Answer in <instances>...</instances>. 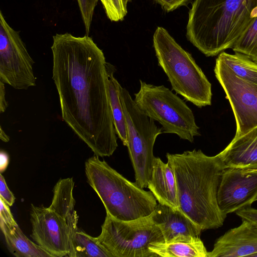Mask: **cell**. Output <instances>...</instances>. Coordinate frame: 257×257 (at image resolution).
<instances>
[{"instance_id": "cell-18", "label": "cell", "mask_w": 257, "mask_h": 257, "mask_svg": "<svg viewBox=\"0 0 257 257\" xmlns=\"http://www.w3.org/2000/svg\"><path fill=\"white\" fill-rule=\"evenodd\" d=\"M73 178L60 179L53 188V196L49 208L64 218L68 225L70 235L78 228V216L74 209Z\"/></svg>"}, {"instance_id": "cell-12", "label": "cell", "mask_w": 257, "mask_h": 257, "mask_svg": "<svg viewBox=\"0 0 257 257\" xmlns=\"http://www.w3.org/2000/svg\"><path fill=\"white\" fill-rule=\"evenodd\" d=\"M32 234L35 242L53 257L68 256L69 228L66 220L49 207L31 205Z\"/></svg>"}, {"instance_id": "cell-15", "label": "cell", "mask_w": 257, "mask_h": 257, "mask_svg": "<svg viewBox=\"0 0 257 257\" xmlns=\"http://www.w3.org/2000/svg\"><path fill=\"white\" fill-rule=\"evenodd\" d=\"M224 167L257 169V126L232 139L218 154Z\"/></svg>"}, {"instance_id": "cell-31", "label": "cell", "mask_w": 257, "mask_h": 257, "mask_svg": "<svg viewBox=\"0 0 257 257\" xmlns=\"http://www.w3.org/2000/svg\"><path fill=\"white\" fill-rule=\"evenodd\" d=\"M9 163V157L5 151L1 150L0 153V172L3 173L7 168Z\"/></svg>"}, {"instance_id": "cell-30", "label": "cell", "mask_w": 257, "mask_h": 257, "mask_svg": "<svg viewBox=\"0 0 257 257\" xmlns=\"http://www.w3.org/2000/svg\"><path fill=\"white\" fill-rule=\"evenodd\" d=\"M8 106L6 99V90L5 83L0 80V113L4 112Z\"/></svg>"}, {"instance_id": "cell-22", "label": "cell", "mask_w": 257, "mask_h": 257, "mask_svg": "<svg viewBox=\"0 0 257 257\" xmlns=\"http://www.w3.org/2000/svg\"><path fill=\"white\" fill-rule=\"evenodd\" d=\"M219 58L238 77L257 85V63L247 56L237 52L230 54L222 52Z\"/></svg>"}, {"instance_id": "cell-17", "label": "cell", "mask_w": 257, "mask_h": 257, "mask_svg": "<svg viewBox=\"0 0 257 257\" xmlns=\"http://www.w3.org/2000/svg\"><path fill=\"white\" fill-rule=\"evenodd\" d=\"M149 249L158 256L207 257L208 252L199 236L180 235L168 242L152 243Z\"/></svg>"}, {"instance_id": "cell-10", "label": "cell", "mask_w": 257, "mask_h": 257, "mask_svg": "<svg viewBox=\"0 0 257 257\" xmlns=\"http://www.w3.org/2000/svg\"><path fill=\"white\" fill-rule=\"evenodd\" d=\"M214 71L233 110L238 138L257 126V85L234 75L218 57Z\"/></svg>"}, {"instance_id": "cell-21", "label": "cell", "mask_w": 257, "mask_h": 257, "mask_svg": "<svg viewBox=\"0 0 257 257\" xmlns=\"http://www.w3.org/2000/svg\"><path fill=\"white\" fill-rule=\"evenodd\" d=\"M69 257H112L92 237L78 228L70 234Z\"/></svg>"}, {"instance_id": "cell-8", "label": "cell", "mask_w": 257, "mask_h": 257, "mask_svg": "<svg viewBox=\"0 0 257 257\" xmlns=\"http://www.w3.org/2000/svg\"><path fill=\"white\" fill-rule=\"evenodd\" d=\"M119 94L126 121L130 157L135 174V183L148 187L151 179L155 156L153 148L163 129L137 106L128 90L118 85Z\"/></svg>"}, {"instance_id": "cell-4", "label": "cell", "mask_w": 257, "mask_h": 257, "mask_svg": "<svg viewBox=\"0 0 257 257\" xmlns=\"http://www.w3.org/2000/svg\"><path fill=\"white\" fill-rule=\"evenodd\" d=\"M88 183L102 201L106 213L121 220L150 215L157 205L153 193L131 182L96 155L85 162Z\"/></svg>"}, {"instance_id": "cell-33", "label": "cell", "mask_w": 257, "mask_h": 257, "mask_svg": "<svg viewBox=\"0 0 257 257\" xmlns=\"http://www.w3.org/2000/svg\"><path fill=\"white\" fill-rule=\"evenodd\" d=\"M130 0H121L124 9L127 11V4Z\"/></svg>"}, {"instance_id": "cell-13", "label": "cell", "mask_w": 257, "mask_h": 257, "mask_svg": "<svg viewBox=\"0 0 257 257\" xmlns=\"http://www.w3.org/2000/svg\"><path fill=\"white\" fill-rule=\"evenodd\" d=\"M257 254V227L242 219L238 227L231 228L215 241L207 257H254Z\"/></svg>"}, {"instance_id": "cell-28", "label": "cell", "mask_w": 257, "mask_h": 257, "mask_svg": "<svg viewBox=\"0 0 257 257\" xmlns=\"http://www.w3.org/2000/svg\"><path fill=\"white\" fill-rule=\"evenodd\" d=\"M9 207L8 205L0 198V220L9 224H17Z\"/></svg>"}, {"instance_id": "cell-29", "label": "cell", "mask_w": 257, "mask_h": 257, "mask_svg": "<svg viewBox=\"0 0 257 257\" xmlns=\"http://www.w3.org/2000/svg\"><path fill=\"white\" fill-rule=\"evenodd\" d=\"M167 12L173 11L187 4L190 0H155Z\"/></svg>"}, {"instance_id": "cell-1", "label": "cell", "mask_w": 257, "mask_h": 257, "mask_svg": "<svg viewBox=\"0 0 257 257\" xmlns=\"http://www.w3.org/2000/svg\"><path fill=\"white\" fill-rule=\"evenodd\" d=\"M52 79L62 119L98 157L118 147L108 92L104 54L88 35L53 37Z\"/></svg>"}, {"instance_id": "cell-9", "label": "cell", "mask_w": 257, "mask_h": 257, "mask_svg": "<svg viewBox=\"0 0 257 257\" xmlns=\"http://www.w3.org/2000/svg\"><path fill=\"white\" fill-rule=\"evenodd\" d=\"M34 63L19 32L8 24L1 11L0 80L18 90L35 86Z\"/></svg>"}, {"instance_id": "cell-23", "label": "cell", "mask_w": 257, "mask_h": 257, "mask_svg": "<svg viewBox=\"0 0 257 257\" xmlns=\"http://www.w3.org/2000/svg\"><path fill=\"white\" fill-rule=\"evenodd\" d=\"M232 49L257 63V17L237 39Z\"/></svg>"}, {"instance_id": "cell-5", "label": "cell", "mask_w": 257, "mask_h": 257, "mask_svg": "<svg viewBox=\"0 0 257 257\" xmlns=\"http://www.w3.org/2000/svg\"><path fill=\"white\" fill-rule=\"evenodd\" d=\"M153 46L158 65L172 90L197 107L210 105L211 84L192 55L161 27L154 34Z\"/></svg>"}, {"instance_id": "cell-11", "label": "cell", "mask_w": 257, "mask_h": 257, "mask_svg": "<svg viewBox=\"0 0 257 257\" xmlns=\"http://www.w3.org/2000/svg\"><path fill=\"white\" fill-rule=\"evenodd\" d=\"M257 200V169L225 168L217 191V201L222 212L228 213L250 206Z\"/></svg>"}, {"instance_id": "cell-24", "label": "cell", "mask_w": 257, "mask_h": 257, "mask_svg": "<svg viewBox=\"0 0 257 257\" xmlns=\"http://www.w3.org/2000/svg\"><path fill=\"white\" fill-rule=\"evenodd\" d=\"M107 18L113 22H118L124 19L127 14L121 0H100Z\"/></svg>"}, {"instance_id": "cell-7", "label": "cell", "mask_w": 257, "mask_h": 257, "mask_svg": "<svg viewBox=\"0 0 257 257\" xmlns=\"http://www.w3.org/2000/svg\"><path fill=\"white\" fill-rule=\"evenodd\" d=\"M95 238L112 257H156L149 246L165 241L160 229L150 215L125 221L107 213L101 232Z\"/></svg>"}, {"instance_id": "cell-20", "label": "cell", "mask_w": 257, "mask_h": 257, "mask_svg": "<svg viewBox=\"0 0 257 257\" xmlns=\"http://www.w3.org/2000/svg\"><path fill=\"white\" fill-rule=\"evenodd\" d=\"M107 87L115 133L123 145L127 147L128 136L126 121L122 102L119 94V82L114 74L115 67L107 62Z\"/></svg>"}, {"instance_id": "cell-32", "label": "cell", "mask_w": 257, "mask_h": 257, "mask_svg": "<svg viewBox=\"0 0 257 257\" xmlns=\"http://www.w3.org/2000/svg\"><path fill=\"white\" fill-rule=\"evenodd\" d=\"M0 139L5 143H7L10 141L9 137L3 131L2 126H0Z\"/></svg>"}, {"instance_id": "cell-19", "label": "cell", "mask_w": 257, "mask_h": 257, "mask_svg": "<svg viewBox=\"0 0 257 257\" xmlns=\"http://www.w3.org/2000/svg\"><path fill=\"white\" fill-rule=\"evenodd\" d=\"M1 221V228L9 251L16 257H53L28 238L17 224Z\"/></svg>"}, {"instance_id": "cell-3", "label": "cell", "mask_w": 257, "mask_h": 257, "mask_svg": "<svg viewBox=\"0 0 257 257\" xmlns=\"http://www.w3.org/2000/svg\"><path fill=\"white\" fill-rule=\"evenodd\" d=\"M256 17L257 0H195L186 36L206 56H214L232 48Z\"/></svg>"}, {"instance_id": "cell-27", "label": "cell", "mask_w": 257, "mask_h": 257, "mask_svg": "<svg viewBox=\"0 0 257 257\" xmlns=\"http://www.w3.org/2000/svg\"><path fill=\"white\" fill-rule=\"evenodd\" d=\"M241 219L249 221L257 227V209L248 206L235 211Z\"/></svg>"}, {"instance_id": "cell-26", "label": "cell", "mask_w": 257, "mask_h": 257, "mask_svg": "<svg viewBox=\"0 0 257 257\" xmlns=\"http://www.w3.org/2000/svg\"><path fill=\"white\" fill-rule=\"evenodd\" d=\"M0 198L9 206H12L15 201V197L10 191L4 177L0 174Z\"/></svg>"}, {"instance_id": "cell-16", "label": "cell", "mask_w": 257, "mask_h": 257, "mask_svg": "<svg viewBox=\"0 0 257 257\" xmlns=\"http://www.w3.org/2000/svg\"><path fill=\"white\" fill-rule=\"evenodd\" d=\"M148 188L159 203L179 208L176 177L169 164L155 157L151 179Z\"/></svg>"}, {"instance_id": "cell-14", "label": "cell", "mask_w": 257, "mask_h": 257, "mask_svg": "<svg viewBox=\"0 0 257 257\" xmlns=\"http://www.w3.org/2000/svg\"><path fill=\"white\" fill-rule=\"evenodd\" d=\"M150 216L160 229L165 242L180 235L200 236L202 231L180 208L159 203Z\"/></svg>"}, {"instance_id": "cell-34", "label": "cell", "mask_w": 257, "mask_h": 257, "mask_svg": "<svg viewBox=\"0 0 257 257\" xmlns=\"http://www.w3.org/2000/svg\"><path fill=\"white\" fill-rule=\"evenodd\" d=\"M254 257H257V254H255Z\"/></svg>"}, {"instance_id": "cell-2", "label": "cell", "mask_w": 257, "mask_h": 257, "mask_svg": "<svg viewBox=\"0 0 257 257\" xmlns=\"http://www.w3.org/2000/svg\"><path fill=\"white\" fill-rule=\"evenodd\" d=\"M166 157L175 173L179 208L202 231L221 227L226 215L218 205L217 191L225 168L218 155L194 149Z\"/></svg>"}, {"instance_id": "cell-6", "label": "cell", "mask_w": 257, "mask_h": 257, "mask_svg": "<svg viewBox=\"0 0 257 257\" xmlns=\"http://www.w3.org/2000/svg\"><path fill=\"white\" fill-rule=\"evenodd\" d=\"M140 82L134 100L144 113L162 125L163 133L175 134L191 143L200 136L194 115L184 100L163 85Z\"/></svg>"}, {"instance_id": "cell-25", "label": "cell", "mask_w": 257, "mask_h": 257, "mask_svg": "<svg viewBox=\"0 0 257 257\" xmlns=\"http://www.w3.org/2000/svg\"><path fill=\"white\" fill-rule=\"evenodd\" d=\"M84 25L86 35H89L94 9L98 0H77Z\"/></svg>"}]
</instances>
